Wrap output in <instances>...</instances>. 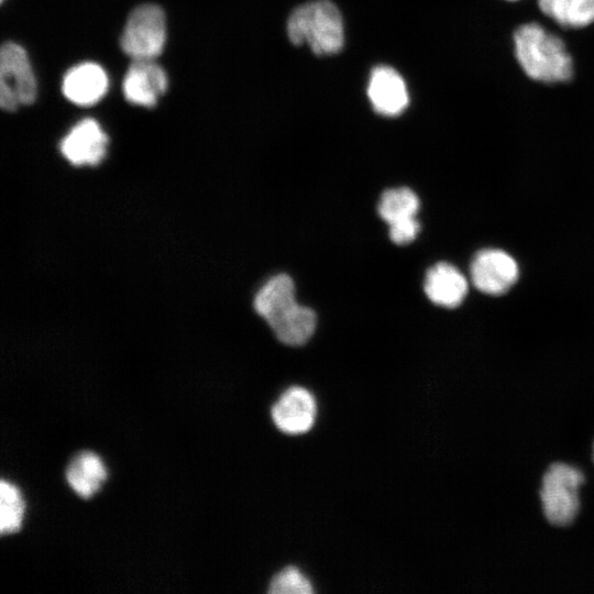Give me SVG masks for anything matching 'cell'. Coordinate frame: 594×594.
I'll list each match as a JSON object with an SVG mask.
<instances>
[{"label": "cell", "instance_id": "obj_21", "mask_svg": "<svg viewBox=\"0 0 594 594\" xmlns=\"http://www.w3.org/2000/svg\"><path fill=\"white\" fill-rule=\"evenodd\" d=\"M593 460H594V446H593Z\"/></svg>", "mask_w": 594, "mask_h": 594}, {"label": "cell", "instance_id": "obj_4", "mask_svg": "<svg viewBox=\"0 0 594 594\" xmlns=\"http://www.w3.org/2000/svg\"><path fill=\"white\" fill-rule=\"evenodd\" d=\"M166 41L164 11L155 4L135 8L124 26L120 44L122 51L133 61L154 59Z\"/></svg>", "mask_w": 594, "mask_h": 594}, {"label": "cell", "instance_id": "obj_18", "mask_svg": "<svg viewBox=\"0 0 594 594\" xmlns=\"http://www.w3.org/2000/svg\"><path fill=\"white\" fill-rule=\"evenodd\" d=\"M24 502L20 491L4 480L0 483V531L11 534L16 531L22 522Z\"/></svg>", "mask_w": 594, "mask_h": 594}, {"label": "cell", "instance_id": "obj_12", "mask_svg": "<svg viewBox=\"0 0 594 594\" xmlns=\"http://www.w3.org/2000/svg\"><path fill=\"white\" fill-rule=\"evenodd\" d=\"M424 288L427 297L433 304L454 308L465 298L468 282L455 266L447 262H439L428 270Z\"/></svg>", "mask_w": 594, "mask_h": 594}, {"label": "cell", "instance_id": "obj_17", "mask_svg": "<svg viewBox=\"0 0 594 594\" xmlns=\"http://www.w3.org/2000/svg\"><path fill=\"white\" fill-rule=\"evenodd\" d=\"M419 199L409 188H394L383 193L378 204V213L388 224H399L416 219Z\"/></svg>", "mask_w": 594, "mask_h": 594}, {"label": "cell", "instance_id": "obj_9", "mask_svg": "<svg viewBox=\"0 0 594 594\" xmlns=\"http://www.w3.org/2000/svg\"><path fill=\"white\" fill-rule=\"evenodd\" d=\"M166 88V73L152 59L134 61L123 79L125 99L146 108L155 106Z\"/></svg>", "mask_w": 594, "mask_h": 594}, {"label": "cell", "instance_id": "obj_15", "mask_svg": "<svg viewBox=\"0 0 594 594\" xmlns=\"http://www.w3.org/2000/svg\"><path fill=\"white\" fill-rule=\"evenodd\" d=\"M316 315L298 302L268 323L276 338L287 345L306 343L316 329Z\"/></svg>", "mask_w": 594, "mask_h": 594}, {"label": "cell", "instance_id": "obj_6", "mask_svg": "<svg viewBox=\"0 0 594 594\" xmlns=\"http://www.w3.org/2000/svg\"><path fill=\"white\" fill-rule=\"evenodd\" d=\"M473 285L492 296L505 294L518 279L519 270L515 258L499 249L479 251L470 266Z\"/></svg>", "mask_w": 594, "mask_h": 594}, {"label": "cell", "instance_id": "obj_19", "mask_svg": "<svg viewBox=\"0 0 594 594\" xmlns=\"http://www.w3.org/2000/svg\"><path fill=\"white\" fill-rule=\"evenodd\" d=\"M272 594H310L314 592L309 580L295 566H287L271 581Z\"/></svg>", "mask_w": 594, "mask_h": 594}, {"label": "cell", "instance_id": "obj_13", "mask_svg": "<svg viewBox=\"0 0 594 594\" xmlns=\"http://www.w3.org/2000/svg\"><path fill=\"white\" fill-rule=\"evenodd\" d=\"M297 304L295 299V285L286 274H278L270 278L257 292L254 308L267 323L272 322L287 309Z\"/></svg>", "mask_w": 594, "mask_h": 594}, {"label": "cell", "instance_id": "obj_16", "mask_svg": "<svg viewBox=\"0 0 594 594\" xmlns=\"http://www.w3.org/2000/svg\"><path fill=\"white\" fill-rule=\"evenodd\" d=\"M540 11L564 28H584L594 22V0H538Z\"/></svg>", "mask_w": 594, "mask_h": 594}, {"label": "cell", "instance_id": "obj_5", "mask_svg": "<svg viewBox=\"0 0 594 594\" xmlns=\"http://www.w3.org/2000/svg\"><path fill=\"white\" fill-rule=\"evenodd\" d=\"M36 97V80L23 47L8 42L0 53V105L13 111L30 105Z\"/></svg>", "mask_w": 594, "mask_h": 594}, {"label": "cell", "instance_id": "obj_1", "mask_svg": "<svg viewBox=\"0 0 594 594\" xmlns=\"http://www.w3.org/2000/svg\"><path fill=\"white\" fill-rule=\"evenodd\" d=\"M515 56L524 73L542 82L572 78L573 62L564 42L536 22L521 24L514 33Z\"/></svg>", "mask_w": 594, "mask_h": 594}, {"label": "cell", "instance_id": "obj_20", "mask_svg": "<svg viewBox=\"0 0 594 594\" xmlns=\"http://www.w3.org/2000/svg\"><path fill=\"white\" fill-rule=\"evenodd\" d=\"M419 222L414 219L389 227V238L396 244H407L415 240L419 232Z\"/></svg>", "mask_w": 594, "mask_h": 594}, {"label": "cell", "instance_id": "obj_8", "mask_svg": "<svg viewBox=\"0 0 594 594\" xmlns=\"http://www.w3.org/2000/svg\"><path fill=\"white\" fill-rule=\"evenodd\" d=\"M107 145L108 136L99 123L84 119L64 136L61 152L73 165H97L103 160Z\"/></svg>", "mask_w": 594, "mask_h": 594}, {"label": "cell", "instance_id": "obj_11", "mask_svg": "<svg viewBox=\"0 0 594 594\" xmlns=\"http://www.w3.org/2000/svg\"><path fill=\"white\" fill-rule=\"evenodd\" d=\"M108 88V76L95 63H82L70 68L63 79L64 96L78 106H90L99 101Z\"/></svg>", "mask_w": 594, "mask_h": 594}, {"label": "cell", "instance_id": "obj_3", "mask_svg": "<svg viewBox=\"0 0 594 594\" xmlns=\"http://www.w3.org/2000/svg\"><path fill=\"white\" fill-rule=\"evenodd\" d=\"M584 480L581 470L565 463H554L547 470L540 499L550 524L566 526L575 519L580 509L579 488Z\"/></svg>", "mask_w": 594, "mask_h": 594}, {"label": "cell", "instance_id": "obj_10", "mask_svg": "<svg viewBox=\"0 0 594 594\" xmlns=\"http://www.w3.org/2000/svg\"><path fill=\"white\" fill-rule=\"evenodd\" d=\"M367 96L373 109L386 117L400 114L409 102L403 77L389 66H377L372 70Z\"/></svg>", "mask_w": 594, "mask_h": 594}, {"label": "cell", "instance_id": "obj_2", "mask_svg": "<svg viewBox=\"0 0 594 594\" xmlns=\"http://www.w3.org/2000/svg\"><path fill=\"white\" fill-rule=\"evenodd\" d=\"M287 34L293 44H307L317 55L334 54L344 42L341 13L330 0L309 1L290 13Z\"/></svg>", "mask_w": 594, "mask_h": 594}, {"label": "cell", "instance_id": "obj_14", "mask_svg": "<svg viewBox=\"0 0 594 594\" xmlns=\"http://www.w3.org/2000/svg\"><path fill=\"white\" fill-rule=\"evenodd\" d=\"M107 477L101 459L94 452H80L73 458L66 469V480L79 496H92Z\"/></svg>", "mask_w": 594, "mask_h": 594}, {"label": "cell", "instance_id": "obj_7", "mask_svg": "<svg viewBox=\"0 0 594 594\" xmlns=\"http://www.w3.org/2000/svg\"><path fill=\"white\" fill-rule=\"evenodd\" d=\"M317 414L312 394L304 387L286 389L272 407L275 426L284 433L300 435L311 429Z\"/></svg>", "mask_w": 594, "mask_h": 594}]
</instances>
